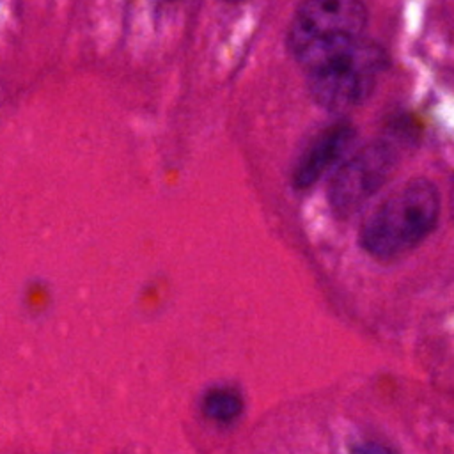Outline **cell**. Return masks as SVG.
<instances>
[{"label": "cell", "instance_id": "obj_5", "mask_svg": "<svg viewBox=\"0 0 454 454\" xmlns=\"http://www.w3.org/2000/svg\"><path fill=\"white\" fill-rule=\"evenodd\" d=\"M355 140V128L349 122H335L325 128L303 151L294 172L293 184L300 190L316 184L346 154Z\"/></svg>", "mask_w": 454, "mask_h": 454}, {"label": "cell", "instance_id": "obj_3", "mask_svg": "<svg viewBox=\"0 0 454 454\" xmlns=\"http://www.w3.org/2000/svg\"><path fill=\"white\" fill-rule=\"evenodd\" d=\"M367 23L362 0H305L294 12L287 43L294 57L309 50L360 37Z\"/></svg>", "mask_w": 454, "mask_h": 454}, {"label": "cell", "instance_id": "obj_6", "mask_svg": "<svg viewBox=\"0 0 454 454\" xmlns=\"http://www.w3.org/2000/svg\"><path fill=\"white\" fill-rule=\"evenodd\" d=\"M202 413L218 424L234 422L245 408L243 395L232 387H215L207 390L200 401Z\"/></svg>", "mask_w": 454, "mask_h": 454}, {"label": "cell", "instance_id": "obj_2", "mask_svg": "<svg viewBox=\"0 0 454 454\" xmlns=\"http://www.w3.org/2000/svg\"><path fill=\"white\" fill-rule=\"evenodd\" d=\"M440 207L436 186L424 177H415L394 190L365 218L360 227V243L376 259L401 257L433 232Z\"/></svg>", "mask_w": 454, "mask_h": 454}, {"label": "cell", "instance_id": "obj_7", "mask_svg": "<svg viewBox=\"0 0 454 454\" xmlns=\"http://www.w3.org/2000/svg\"><path fill=\"white\" fill-rule=\"evenodd\" d=\"M349 454H395V452L380 442H360L351 445Z\"/></svg>", "mask_w": 454, "mask_h": 454}, {"label": "cell", "instance_id": "obj_8", "mask_svg": "<svg viewBox=\"0 0 454 454\" xmlns=\"http://www.w3.org/2000/svg\"><path fill=\"white\" fill-rule=\"evenodd\" d=\"M232 2H238V0H232Z\"/></svg>", "mask_w": 454, "mask_h": 454}, {"label": "cell", "instance_id": "obj_4", "mask_svg": "<svg viewBox=\"0 0 454 454\" xmlns=\"http://www.w3.org/2000/svg\"><path fill=\"white\" fill-rule=\"evenodd\" d=\"M395 151L385 142H374L355 153L333 174L328 186L332 211L340 216L355 215L394 174Z\"/></svg>", "mask_w": 454, "mask_h": 454}, {"label": "cell", "instance_id": "obj_1", "mask_svg": "<svg viewBox=\"0 0 454 454\" xmlns=\"http://www.w3.org/2000/svg\"><path fill=\"white\" fill-rule=\"evenodd\" d=\"M296 59L307 71L312 98L333 112L360 105L385 67L383 51L362 35L309 50Z\"/></svg>", "mask_w": 454, "mask_h": 454}]
</instances>
